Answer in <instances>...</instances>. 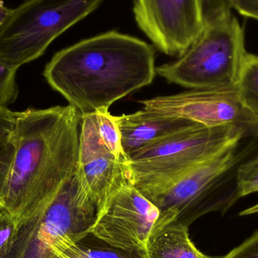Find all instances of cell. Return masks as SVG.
<instances>
[{"label":"cell","mask_w":258,"mask_h":258,"mask_svg":"<svg viewBox=\"0 0 258 258\" xmlns=\"http://www.w3.org/2000/svg\"><path fill=\"white\" fill-rule=\"evenodd\" d=\"M153 45L116 30L83 39L53 56L47 83L82 115L109 107L153 83Z\"/></svg>","instance_id":"1"},{"label":"cell","mask_w":258,"mask_h":258,"mask_svg":"<svg viewBox=\"0 0 258 258\" xmlns=\"http://www.w3.org/2000/svg\"><path fill=\"white\" fill-rule=\"evenodd\" d=\"M81 119L71 105L18 112L11 135L15 156L1 209L19 221L49 202L76 174Z\"/></svg>","instance_id":"2"},{"label":"cell","mask_w":258,"mask_h":258,"mask_svg":"<svg viewBox=\"0 0 258 258\" xmlns=\"http://www.w3.org/2000/svg\"><path fill=\"white\" fill-rule=\"evenodd\" d=\"M226 0H209L198 37L175 61L156 68L168 83L190 89L236 86L246 55L245 30Z\"/></svg>","instance_id":"3"},{"label":"cell","mask_w":258,"mask_h":258,"mask_svg":"<svg viewBox=\"0 0 258 258\" xmlns=\"http://www.w3.org/2000/svg\"><path fill=\"white\" fill-rule=\"evenodd\" d=\"M239 143L197 165L166 187L144 196L160 212L157 230L172 224L189 227L207 214L225 213L240 199L236 171L248 150H239Z\"/></svg>","instance_id":"4"},{"label":"cell","mask_w":258,"mask_h":258,"mask_svg":"<svg viewBox=\"0 0 258 258\" xmlns=\"http://www.w3.org/2000/svg\"><path fill=\"white\" fill-rule=\"evenodd\" d=\"M247 136L243 129L234 125L192 124L132 156L127 161L131 177L135 187L146 197L166 187Z\"/></svg>","instance_id":"5"},{"label":"cell","mask_w":258,"mask_h":258,"mask_svg":"<svg viewBox=\"0 0 258 258\" xmlns=\"http://www.w3.org/2000/svg\"><path fill=\"white\" fill-rule=\"evenodd\" d=\"M103 0H27L0 30V60L18 70L100 7Z\"/></svg>","instance_id":"6"},{"label":"cell","mask_w":258,"mask_h":258,"mask_svg":"<svg viewBox=\"0 0 258 258\" xmlns=\"http://www.w3.org/2000/svg\"><path fill=\"white\" fill-rule=\"evenodd\" d=\"M97 212L96 205L83 192L76 172L49 202L18 221L13 245L6 258H57L50 244L63 236L79 243L90 234Z\"/></svg>","instance_id":"7"},{"label":"cell","mask_w":258,"mask_h":258,"mask_svg":"<svg viewBox=\"0 0 258 258\" xmlns=\"http://www.w3.org/2000/svg\"><path fill=\"white\" fill-rule=\"evenodd\" d=\"M159 217L158 208L135 187L129 174L98 211L90 234L110 248L144 254Z\"/></svg>","instance_id":"8"},{"label":"cell","mask_w":258,"mask_h":258,"mask_svg":"<svg viewBox=\"0 0 258 258\" xmlns=\"http://www.w3.org/2000/svg\"><path fill=\"white\" fill-rule=\"evenodd\" d=\"M144 108L206 127L234 125L258 138V119L244 105L237 86L191 89L139 101Z\"/></svg>","instance_id":"9"},{"label":"cell","mask_w":258,"mask_h":258,"mask_svg":"<svg viewBox=\"0 0 258 258\" xmlns=\"http://www.w3.org/2000/svg\"><path fill=\"white\" fill-rule=\"evenodd\" d=\"M140 30L165 54L179 57L203 30L206 0H133Z\"/></svg>","instance_id":"10"},{"label":"cell","mask_w":258,"mask_h":258,"mask_svg":"<svg viewBox=\"0 0 258 258\" xmlns=\"http://www.w3.org/2000/svg\"><path fill=\"white\" fill-rule=\"evenodd\" d=\"M77 173L83 192L98 212L130 174L126 161L115 156L100 138L94 113L82 115Z\"/></svg>","instance_id":"11"},{"label":"cell","mask_w":258,"mask_h":258,"mask_svg":"<svg viewBox=\"0 0 258 258\" xmlns=\"http://www.w3.org/2000/svg\"><path fill=\"white\" fill-rule=\"evenodd\" d=\"M126 160L153 143L190 126L183 118L144 108L132 114L116 116Z\"/></svg>","instance_id":"12"},{"label":"cell","mask_w":258,"mask_h":258,"mask_svg":"<svg viewBox=\"0 0 258 258\" xmlns=\"http://www.w3.org/2000/svg\"><path fill=\"white\" fill-rule=\"evenodd\" d=\"M148 258H212L197 248L189 235V227L172 224L156 230L147 244Z\"/></svg>","instance_id":"13"},{"label":"cell","mask_w":258,"mask_h":258,"mask_svg":"<svg viewBox=\"0 0 258 258\" xmlns=\"http://www.w3.org/2000/svg\"><path fill=\"white\" fill-rule=\"evenodd\" d=\"M57 258H143V254H132L113 248H87L68 237H59L50 244Z\"/></svg>","instance_id":"14"},{"label":"cell","mask_w":258,"mask_h":258,"mask_svg":"<svg viewBox=\"0 0 258 258\" xmlns=\"http://www.w3.org/2000/svg\"><path fill=\"white\" fill-rule=\"evenodd\" d=\"M236 86L244 105L258 119V55L247 53Z\"/></svg>","instance_id":"15"},{"label":"cell","mask_w":258,"mask_h":258,"mask_svg":"<svg viewBox=\"0 0 258 258\" xmlns=\"http://www.w3.org/2000/svg\"><path fill=\"white\" fill-rule=\"evenodd\" d=\"M97 132L106 147L117 157L126 161L118 126L116 116H113L109 109H103L94 113Z\"/></svg>","instance_id":"16"},{"label":"cell","mask_w":258,"mask_h":258,"mask_svg":"<svg viewBox=\"0 0 258 258\" xmlns=\"http://www.w3.org/2000/svg\"><path fill=\"white\" fill-rule=\"evenodd\" d=\"M236 185L239 198L258 192V156L239 165Z\"/></svg>","instance_id":"17"},{"label":"cell","mask_w":258,"mask_h":258,"mask_svg":"<svg viewBox=\"0 0 258 258\" xmlns=\"http://www.w3.org/2000/svg\"><path fill=\"white\" fill-rule=\"evenodd\" d=\"M17 71L18 70L0 60V107H8L18 98Z\"/></svg>","instance_id":"18"},{"label":"cell","mask_w":258,"mask_h":258,"mask_svg":"<svg viewBox=\"0 0 258 258\" xmlns=\"http://www.w3.org/2000/svg\"><path fill=\"white\" fill-rule=\"evenodd\" d=\"M18 219L0 208V258H6L13 245Z\"/></svg>","instance_id":"19"},{"label":"cell","mask_w":258,"mask_h":258,"mask_svg":"<svg viewBox=\"0 0 258 258\" xmlns=\"http://www.w3.org/2000/svg\"><path fill=\"white\" fill-rule=\"evenodd\" d=\"M15 152V147L11 141V138L9 141H0V207L3 189L13 161Z\"/></svg>","instance_id":"20"},{"label":"cell","mask_w":258,"mask_h":258,"mask_svg":"<svg viewBox=\"0 0 258 258\" xmlns=\"http://www.w3.org/2000/svg\"><path fill=\"white\" fill-rule=\"evenodd\" d=\"M222 258H258V230Z\"/></svg>","instance_id":"21"},{"label":"cell","mask_w":258,"mask_h":258,"mask_svg":"<svg viewBox=\"0 0 258 258\" xmlns=\"http://www.w3.org/2000/svg\"><path fill=\"white\" fill-rule=\"evenodd\" d=\"M18 112L0 107V141H9L16 120Z\"/></svg>","instance_id":"22"},{"label":"cell","mask_w":258,"mask_h":258,"mask_svg":"<svg viewBox=\"0 0 258 258\" xmlns=\"http://www.w3.org/2000/svg\"><path fill=\"white\" fill-rule=\"evenodd\" d=\"M12 13V9L6 7L3 2L0 1V30L3 28Z\"/></svg>","instance_id":"23"},{"label":"cell","mask_w":258,"mask_h":258,"mask_svg":"<svg viewBox=\"0 0 258 258\" xmlns=\"http://www.w3.org/2000/svg\"><path fill=\"white\" fill-rule=\"evenodd\" d=\"M258 213V204L255 206H251V207L248 208V209H245L242 211V212L239 213L240 216H247V215H254V214Z\"/></svg>","instance_id":"24"},{"label":"cell","mask_w":258,"mask_h":258,"mask_svg":"<svg viewBox=\"0 0 258 258\" xmlns=\"http://www.w3.org/2000/svg\"><path fill=\"white\" fill-rule=\"evenodd\" d=\"M143 258H148L147 257V254H146V253H144V254H143Z\"/></svg>","instance_id":"25"}]
</instances>
